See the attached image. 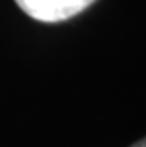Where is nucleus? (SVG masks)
I'll use <instances>...</instances> for the list:
<instances>
[{
    "instance_id": "1",
    "label": "nucleus",
    "mask_w": 146,
    "mask_h": 147,
    "mask_svg": "<svg viewBox=\"0 0 146 147\" xmlns=\"http://www.w3.org/2000/svg\"><path fill=\"white\" fill-rule=\"evenodd\" d=\"M96 0H15L20 9L40 22H60L81 13Z\"/></svg>"
},
{
    "instance_id": "2",
    "label": "nucleus",
    "mask_w": 146,
    "mask_h": 147,
    "mask_svg": "<svg viewBox=\"0 0 146 147\" xmlns=\"http://www.w3.org/2000/svg\"><path fill=\"white\" fill-rule=\"evenodd\" d=\"M131 147H146V138H143V140H140V141L134 143Z\"/></svg>"
}]
</instances>
